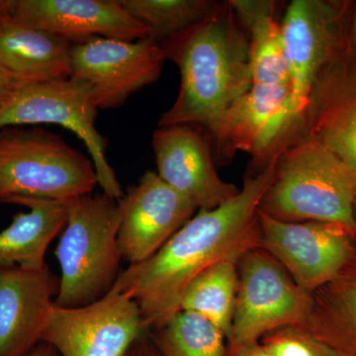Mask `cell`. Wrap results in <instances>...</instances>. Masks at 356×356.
<instances>
[{"label": "cell", "mask_w": 356, "mask_h": 356, "mask_svg": "<svg viewBox=\"0 0 356 356\" xmlns=\"http://www.w3.org/2000/svg\"><path fill=\"white\" fill-rule=\"evenodd\" d=\"M277 159L248 172L235 197L214 209L198 210L153 257L119 274L114 286L138 304L149 332L180 311L187 287L208 267L238 261L259 248V204L273 182Z\"/></svg>", "instance_id": "obj_1"}, {"label": "cell", "mask_w": 356, "mask_h": 356, "mask_svg": "<svg viewBox=\"0 0 356 356\" xmlns=\"http://www.w3.org/2000/svg\"><path fill=\"white\" fill-rule=\"evenodd\" d=\"M159 44L179 70L180 86L158 127L204 129L252 86L248 32L228 1L220 2L205 20Z\"/></svg>", "instance_id": "obj_2"}, {"label": "cell", "mask_w": 356, "mask_h": 356, "mask_svg": "<svg viewBox=\"0 0 356 356\" xmlns=\"http://www.w3.org/2000/svg\"><path fill=\"white\" fill-rule=\"evenodd\" d=\"M356 172L318 140L301 137L278 154L259 211L281 222H325L356 236Z\"/></svg>", "instance_id": "obj_3"}, {"label": "cell", "mask_w": 356, "mask_h": 356, "mask_svg": "<svg viewBox=\"0 0 356 356\" xmlns=\"http://www.w3.org/2000/svg\"><path fill=\"white\" fill-rule=\"evenodd\" d=\"M98 185L92 161L40 127L0 129V204L70 202Z\"/></svg>", "instance_id": "obj_4"}, {"label": "cell", "mask_w": 356, "mask_h": 356, "mask_svg": "<svg viewBox=\"0 0 356 356\" xmlns=\"http://www.w3.org/2000/svg\"><path fill=\"white\" fill-rule=\"evenodd\" d=\"M120 220L118 201L103 192L70 201L55 252L60 267L56 305L86 306L113 288L123 259L118 245Z\"/></svg>", "instance_id": "obj_5"}, {"label": "cell", "mask_w": 356, "mask_h": 356, "mask_svg": "<svg viewBox=\"0 0 356 356\" xmlns=\"http://www.w3.org/2000/svg\"><path fill=\"white\" fill-rule=\"evenodd\" d=\"M97 111L90 86L84 81L70 77L26 83L0 108V129L53 124L72 131L88 147L103 193L119 201L124 191L106 159V140L96 128Z\"/></svg>", "instance_id": "obj_6"}, {"label": "cell", "mask_w": 356, "mask_h": 356, "mask_svg": "<svg viewBox=\"0 0 356 356\" xmlns=\"http://www.w3.org/2000/svg\"><path fill=\"white\" fill-rule=\"evenodd\" d=\"M313 295L293 280L261 248L248 250L238 264V291L228 350L261 341L269 332L305 322Z\"/></svg>", "instance_id": "obj_7"}, {"label": "cell", "mask_w": 356, "mask_h": 356, "mask_svg": "<svg viewBox=\"0 0 356 356\" xmlns=\"http://www.w3.org/2000/svg\"><path fill=\"white\" fill-rule=\"evenodd\" d=\"M202 130L218 161L245 153L252 158V172H259L296 139L291 86L252 84Z\"/></svg>", "instance_id": "obj_8"}, {"label": "cell", "mask_w": 356, "mask_h": 356, "mask_svg": "<svg viewBox=\"0 0 356 356\" xmlns=\"http://www.w3.org/2000/svg\"><path fill=\"white\" fill-rule=\"evenodd\" d=\"M149 334L138 304L116 286L86 306L54 303L42 343L60 356H123Z\"/></svg>", "instance_id": "obj_9"}, {"label": "cell", "mask_w": 356, "mask_h": 356, "mask_svg": "<svg viewBox=\"0 0 356 356\" xmlns=\"http://www.w3.org/2000/svg\"><path fill=\"white\" fill-rule=\"evenodd\" d=\"M166 60L163 47L149 37L93 38L72 46L70 77L90 86L98 110L119 108L134 93L158 81Z\"/></svg>", "instance_id": "obj_10"}, {"label": "cell", "mask_w": 356, "mask_h": 356, "mask_svg": "<svg viewBox=\"0 0 356 356\" xmlns=\"http://www.w3.org/2000/svg\"><path fill=\"white\" fill-rule=\"evenodd\" d=\"M259 248L311 294L339 275L355 245V236L332 222H281L259 210Z\"/></svg>", "instance_id": "obj_11"}, {"label": "cell", "mask_w": 356, "mask_h": 356, "mask_svg": "<svg viewBox=\"0 0 356 356\" xmlns=\"http://www.w3.org/2000/svg\"><path fill=\"white\" fill-rule=\"evenodd\" d=\"M298 133L313 89L334 62L339 44V11L318 0H294L280 21Z\"/></svg>", "instance_id": "obj_12"}, {"label": "cell", "mask_w": 356, "mask_h": 356, "mask_svg": "<svg viewBox=\"0 0 356 356\" xmlns=\"http://www.w3.org/2000/svg\"><path fill=\"white\" fill-rule=\"evenodd\" d=\"M118 205V245L130 264L153 257L198 211L153 170H147L137 184L131 185Z\"/></svg>", "instance_id": "obj_13"}, {"label": "cell", "mask_w": 356, "mask_h": 356, "mask_svg": "<svg viewBox=\"0 0 356 356\" xmlns=\"http://www.w3.org/2000/svg\"><path fill=\"white\" fill-rule=\"evenodd\" d=\"M6 6L16 19L72 46L93 38L137 41L151 36L120 0H6Z\"/></svg>", "instance_id": "obj_14"}, {"label": "cell", "mask_w": 356, "mask_h": 356, "mask_svg": "<svg viewBox=\"0 0 356 356\" xmlns=\"http://www.w3.org/2000/svg\"><path fill=\"white\" fill-rule=\"evenodd\" d=\"M153 145L156 173L188 198L198 210H211L240 192L218 175L209 137L202 129L175 125L158 127Z\"/></svg>", "instance_id": "obj_15"}, {"label": "cell", "mask_w": 356, "mask_h": 356, "mask_svg": "<svg viewBox=\"0 0 356 356\" xmlns=\"http://www.w3.org/2000/svg\"><path fill=\"white\" fill-rule=\"evenodd\" d=\"M60 276L47 266L0 270V356H26L42 343Z\"/></svg>", "instance_id": "obj_16"}, {"label": "cell", "mask_w": 356, "mask_h": 356, "mask_svg": "<svg viewBox=\"0 0 356 356\" xmlns=\"http://www.w3.org/2000/svg\"><path fill=\"white\" fill-rule=\"evenodd\" d=\"M0 18V67L21 83L62 81L72 76V44L16 19Z\"/></svg>", "instance_id": "obj_17"}, {"label": "cell", "mask_w": 356, "mask_h": 356, "mask_svg": "<svg viewBox=\"0 0 356 356\" xmlns=\"http://www.w3.org/2000/svg\"><path fill=\"white\" fill-rule=\"evenodd\" d=\"M312 295L308 318L295 327L324 344L334 356H356V241L343 270Z\"/></svg>", "instance_id": "obj_18"}, {"label": "cell", "mask_w": 356, "mask_h": 356, "mask_svg": "<svg viewBox=\"0 0 356 356\" xmlns=\"http://www.w3.org/2000/svg\"><path fill=\"white\" fill-rule=\"evenodd\" d=\"M70 203L18 201L15 205L29 211L16 215L13 222L0 231V270L13 267L38 270L46 267L47 250L67 224Z\"/></svg>", "instance_id": "obj_19"}, {"label": "cell", "mask_w": 356, "mask_h": 356, "mask_svg": "<svg viewBox=\"0 0 356 356\" xmlns=\"http://www.w3.org/2000/svg\"><path fill=\"white\" fill-rule=\"evenodd\" d=\"M228 2L248 32L252 84L291 86L280 21L276 18V1L229 0Z\"/></svg>", "instance_id": "obj_20"}, {"label": "cell", "mask_w": 356, "mask_h": 356, "mask_svg": "<svg viewBox=\"0 0 356 356\" xmlns=\"http://www.w3.org/2000/svg\"><path fill=\"white\" fill-rule=\"evenodd\" d=\"M337 91L315 86L297 139L318 140L356 172V86Z\"/></svg>", "instance_id": "obj_21"}, {"label": "cell", "mask_w": 356, "mask_h": 356, "mask_svg": "<svg viewBox=\"0 0 356 356\" xmlns=\"http://www.w3.org/2000/svg\"><path fill=\"white\" fill-rule=\"evenodd\" d=\"M238 261L227 259L199 274L184 293L180 311L198 314L228 339L238 291Z\"/></svg>", "instance_id": "obj_22"}, {"label": "cell", "mask_w": 356, "mask_h": 356, "mask_svg": "<svg viewBox=\"0 0 356 356\" xmlns=\"http://www.w3.org/2000/svg\"><path fill=\"white\" fill-rule=\"evenodd\" d=\"M159 356H227V337L207 318L179 311L149 332Z\"/></svg>", "instance_id": "obj_23"}, {"label": "cell", "mask_w": 356, "mask_h": 356, "mask_svg": "<svg viewBox=\"0 0 356 356\" xmlns=\"http://www.w3.org/2000/svg\"><path fill=\"white\" fill-rule=\"evenodd\" d=\"M132 17L151 31L161 43L209 17L220 2L212 0H120Z\"/></svg>", "instance_id": "obj_24"}, {"label": "cell", "mask_w": 356, "mask_h": 356, "mask_svg": "<svg viewBox=\"0 0 356 356\" xmlns=\"http://www.w3.org/2000/svg\"><path fill=\"white\" fill-rule=\"evenodd\" d=\"M259 343L274 356H334L324 344L295 325L269 332Z\"/></svg>", "instance_id": "obj_25"}, {"label": "cell", "mask_w": 356, "mask_h": 356, "mask_svg": "<svg viewBox=\"0 0 356 356\" xmlns=\"http://www.w3.org/2000/svg\"><path fill=\"white\" fill-rule=\"evenodd\" d=\"M21 81L11 76L9 72L0 67V108L7 102V100L11 97V95L15 92L16 89L19 88Z\"/></svg>", "instance_id": "obj_26"}, {"label": "cell", "mask_w": 356, "mask_h": 356, "mask_svg": "<svg viewBox=\"0 0 356 356\" xmlns=\"http://www.w3.org/2000/svg\"><path fill=\"white\" fill-rule=\"evenodd\" d=\"M123 356H159V355L156 348H154L149 334H147L136 341Z\"/></svg>", "instance_id": "obj_27"}, {"label": "cell", "mask_w": 356, "mask_h": 356, "mask_svg": "<svg viewBox=\"0 0 356 356\" xmlns=\"http://www.w3.org/2000/svg\"><path fill=\"white\" fill-rule=\"evenodd\" d=\"M227 356H274L269 353L266 348L262 346L259 341L245 344V346H238L233 350H228Z\"/></svg>", "instance_id": "obj_28"}, {"label": "cell", "mask_w": 356, "mask_h": 356, "mask_svg": "<svg viewBox=\"0 0 356 356\" xmlns=\"http://www.w3.org/2000/svg\"><path fill=\"white\" fill-rule=\"evenodd\" d=\"M26 356H60L57 351H56L55 348L53 346H51L50 344L46 343H41L39 346H37L36 348H34L29 353V355Z\"/></svg>", "instance_id": "obj_29"}, {"label": "cell", "mask_w": 356, "mask_h": 356, "mask_svg": "<svg viewBox=\"0 0 356 356\" xmlns=\"http://www.w3.org/2000/svg\"><path fill=\"white\" fill-rule=\"evenodd\" d=\"M353 43H355V46L356 47V14H355V21H353Z\"/></svg>", "instance_id": "obj_30"}, {"label": "cell", "mask_w": 356, "mask_h": 356, "mask_svg": "<svg viewBox=\"0 0 356 356\" xmlns=\"http://www.w3.org/2000/svg\"><path fill=\"white\" fill-rule=\"evenodd\" d=\"M4 6L3 0H0V18H1L2 13H3Z\"/></svg>", "instance_id": "obj_31"}, {"label": "cell", "mask_w": 356, "mask_h": 356, "mask_svg": "<svg viewBox=\"0 0 356 356\" xmlns=\"http://www.w3.org/2000/svg\"><path fill=\"white\" fill-rule=\"evenodd\" d=\"M355 217L356 220V191H355Z\"/></svg>", "instance_id": "obj_32"}]
</instances>
